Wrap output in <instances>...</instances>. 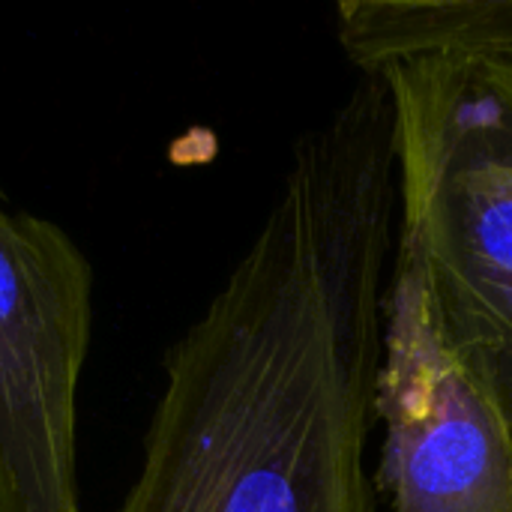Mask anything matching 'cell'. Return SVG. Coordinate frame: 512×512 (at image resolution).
Returning a JSON list of instances; mask_svg holds the SVG:
<instances>
[{
  "mask_svg": "<svg viewBox=\"0 0 512 512\" xmlns=\"http://www.w3.org/2000/svg\"><path fill=\"white\" fill-rule=\"evenodd\" d=\"M93 267L51 219L0 207V512H84L78 384Z\"/></svg>",
  "mask_w": 512,
  "mask_h": 512,
  "instance_id": "3957f363",
  "label": "cell"
},
{
  "mask_svg": "<svg viewBox=\"0 0 512 512\" xmlns=\"http://www.w3.org/2000/svg\"><path fill=\"white\" fill-rule=\"evenodd\" d=\"M390 512H512V441L450 351L420 258L396 240L378 372Z\"/></svg>",
  "mask_w": 512,
  "mask_h": 512,
  "instance_id": "277c9868",
  "label": "cell"
},
{
  "mask_svg": "<svg viewBox=\"0 0 512 512\" xmlns=\"http://www.w3.org/2000/svg\"><path fill=\"white\" fill-rule=\"evenodd\" d=\"M336 36L363 75L417 54H512V0H345Z\"/></svg>",
  "mask_w": 512,
  "mask_h": 512,
  "instance_id": "5b68a950",
  "label": "cell"
},
{
  "mask_svg": "<svg viewBox=\"0 0 512 512\" xmlns=\"http://www.w3.org/2000/svg\"><path fill=\"white\" fill-rule=\"evenodd\" d=\"M396 222L393 102L363 75L297 138L258 234L168 348L117 512H375Z\"/></svg>",
  "mask_w": 512,
  "mask_h": 512,
  "instance_id": "6da1fadb",
  "label": "cell"
},
{
  "mask_svg": "<svg viewBox=\"0 0 512 512\" xmlns=\"http://www.w3.org/2000/svg\"><path fill=\"white\" fill-rule=\"evenodd\" d=\"M369 75L393 102L396 240L512 441V54H417Z\"/></svg>",
  "mask_w": 512,
  "mask_h": 512,
  "instance_id": "7a4b0ae2",
  "label": "cell"
}]
</instances>
